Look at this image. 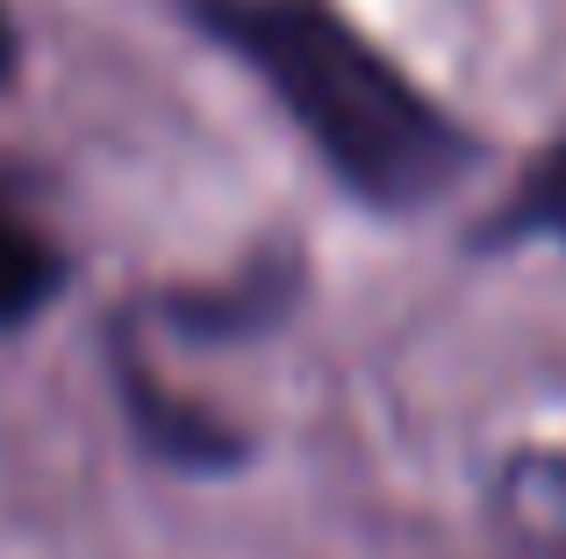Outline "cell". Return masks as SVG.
<instances>
[{
    "mask_svg": "<svg viewBox=\"0 0 566 559\" xmlns=\"http://www.w3.org/2000/svg\"><path fill=\"white\" fill-rule=\"evenodd\" d=\"M166 14L273 101L331 194L374 223H423L495 166L488 129L345 0H166Z\"/></svg>",
    "mask_w": 566,
    "mask_h": 559,
    "instance_id": "1",
    "label": "cell"
},
{
    "mask_svg": "<svg viewBox=\"0 0 566 559\" xmlns=\"http://www.w3.org/2000/svg\"><path fill=\"white\" fill-rule=\"evenodd\" d=\"M101 373H108L115 394V416H123L137 460H151L158 474H180V481H230L259 460V437L244 431L237 416H222L216 402L187 394L180 380L158 366L144 323L123 308L101 316Z\"/></svg>",
    "mask_w": 566,
    "mask_h": 559,
    "instance_id": "2",
    "label": "cell"
},
{
    "mask_svg": "<svg viewBox=\"0 0 566 559\" xmlns=\"http://www.w3.org/2000/svg\"><path fill=\"white\" fill-rule=\"evenodd\" d=\"M316 294V252L287 230L259 238L251 252H237L222 273L172 280L129 302V316L144 323V337H166L180 351H237L280 337Z\"/></svg>",
    "mask_w": 566,
    "mask_h": 559,
    "instance_id": "3",
    "label": "cell"
},
{
    "mask_svg": "<svg viewBox=\"0 0 566 559\" xmlns=\"http://www.w3.org/2000/svg\"><path fill=\"white\" fill-rule=\"evenodd\" d=\"M80 287V244L51 223L22 166H0V337H29Z\"/></svg>",
    "mask_w": 566,
    "mask_h": 559,
    "instance_id": "4",
    "label": "cell"
},
{
    "mask_svg": "<svg viewBox=\"0 0 566 559\" xmlns=\"http://www.w3.org/2000/svg\"><path fill=\"white\" fill-rule=\"evenodd\" d=\"M559 252L566 259V123L516 166V180L467 223L459 252L510 259V252Z\"/></svg>",
    "mask_w": 566,
    "mask_h": 559,
    "instance_id": "5",
    "label": "cell"
},
{
    "mask_svg": "<svg viewBox=\"0 0 566 559\" xmlns=\"http://www.w3.org/2000/svg\"><path fill=\"white\" fill-rule=\"evenodd\" d=\"M488 517L524 559H566V452H510L488 481Z\"/></svg>",
    "mask_w": 566,
    "mask_h": 559,
    "instance_id": "6",
    "label": "cell"
},
{
    "mask_svg": "<svg viewBox=\"0 0 566 559\" xmlns=\"http://www.w3.org/2000/svg\"><path fill=\"white\" fill-rule=\"evenodd\" d=\"M22 65H29V29H22V8L0 0V101L22 86Z\"/></svg>",
    "mask_w": 566,
    "mask_h": 559,
    "instance_id": "7",
    "label": "cell"
}]
</instances>
